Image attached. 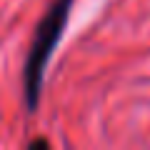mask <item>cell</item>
<instances>
[{
    "label": "cell",
    "instance_id": "obj_1",
    "mask_svg": "<svg viewBox=\"0 0 150 150\" xmlns=\"http://www.w3.org/2000/svg\"><path fill=\"white\" fill-rule=\"evenodd\" d=\"M70 8H73V0H55L35 28V38H33L30 53H28V60H25V73H23L25 100H28L30 110H38V105H40V90H43L45 68H48V60L53 55L55 45L63 38Z\"/></svg>",
    "mask_w": 150,
    "mask_h": 150
}]
</instances>
